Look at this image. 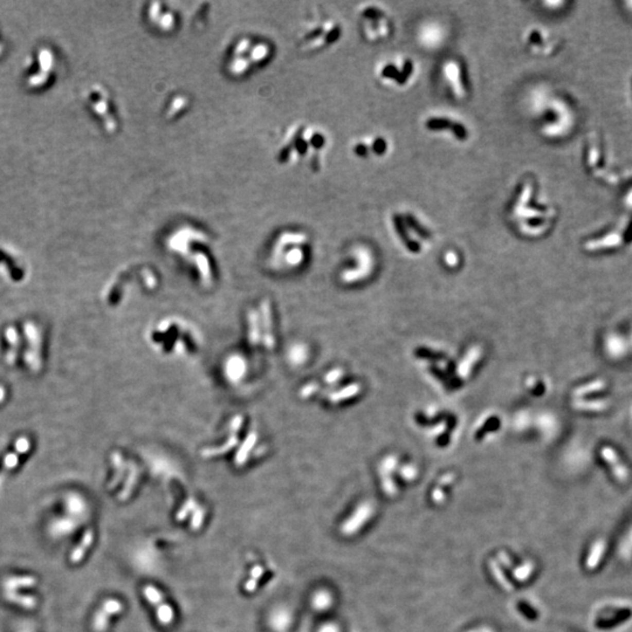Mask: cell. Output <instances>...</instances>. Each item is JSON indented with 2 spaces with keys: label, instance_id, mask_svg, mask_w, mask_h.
I'll return each instance as SVG.
<instances>
[{
  "label": "cell",
  "instance_id": "cell-9",
  "mask_svg": "<svg viewBox=\"0 0 632 632\" xmlns=\"http://www.w3.org/2000/svg\"><path fill=\"white\" fill-rule=\"evenodd\" d=\"M426 128L433 131L450 129L452 134H453L455 137H458L460 139H465L467 137V130L465 129V127L463 125H460V123H455L445 117L429 118L428 121H426Z\"/></svg>",
  "mask_w": 632,
  "mask_h": 632
},
{
  "label": "cell",
  "instance_id": "cell-11",
  "mask_svg": "<svg viewBox=\"0 0 632 632\" xmlns=\"http://www.w3.org/2000/svg\"><path fill=\"white\" fill-rule=\"evenodd\" d=\"M190 106L189 97L184 94H176L171 96L165 107V116L168 119H174L184 114Z\"/></svg>",
  "mask_w": 632,
  "mask_h": 632
},
{
  "label": "cell",
  "instance_id": "cell-8",
  "mask_svg": "<svg viewBox=\"0 0 632 632\" xmlns=\"http://www.w3.org/2000/svg\"><path fill=\"white\" fill-rule=\"evenodd\" d=\"M122 609H123V606L121 604V602H118L116 600L107 601L104 605L101 608L100 611L96 613L95 618H94V623H93L94 631L104 632L107 626H108L109 616H114V615L119 613L122 611Z\"/></svg>",
  "mask_w": 632,
  "mask_h": 632
},
{
  "label": "cell",
  "instance_id": "cell-7",
  "mask_svg": "<svg viewBox=\"0 0 632 632\" xmlns=\"http://www.w3.org/2000/svg\"><path fill=\"white\" fill-rule=\"evenodd\" d=\"M144 595L145 597H147L149 602H151V603L156 606L158 621H160L163 625L171 624V623L173 622V617H174L173 610L171 609V606L164 603L162 593L158 591L156 588H153L151 586H147L144 588Z\"/></svg>",
  "mask_w": 632,
  "mask_h": 632
},
{
  "label": "cell",
  "instance_id": "cell-14",
  "mask_svg": "<svg viewBox=\"0 0 632 632\" xmlns=\"http://www.w3.org/2000/svg\"><path fill=\"white\" fill-rule=\"evenodd\" d=\"M604 552H605V541L597 540L595 543H593L592 548L590 549V554H589V556L587 558V568L589 570H593L597 566L600 565L602 557H603V555H604Z\"/></svg>",
  "mask_w": 632,
  "mask_h": 632
},
{
  "label": "cell",
  "instance_id": "cell-15",
  "mask_svg": "<svg viewBox=\"0 0 632 632\" xmlns=\"http://www.w3.org/2000/svg\"><path fill=\"white\" fill-rule=\"evenodd\" d=\"M619 242H621V237H619L618 234H611V236L600 239V240H593V241L587 242L586 249L591 250V251L600 250V249H608V247H613V246L619 245Z\"/></svg>",
  "mask_w": 632,
  "mask_h": 632
},
{
  "label": "cell",
  "instance_id": "cell-4",
  "mask_svg": "<svg viewBox=\"0 0 632 632\" xmlns=\"http://www.w3.org/2000/svg\"><path fill=\"white\" fill-rule=\"evenodd\" d=\"M307 236L299 231H286L277 237L274 247V254L284 261L296 266L303 259L302 246L306 244Z\"/></svg>",
  "mask_w": 632,
  "mask_h": 632
},
{
  "label": "cell",
  "instance_id": "cell-1",
  "mask_svg": "<svg viewBox=\"0 0 632 632\" xmlns=\"http://www.w3.org/2000/svg\"><path fill=\"white\" fill-rule=\"evenodd\" d=\"M327 147L326 134L307 123H294L286 130L276 150V161L281 165L295 166L300 163L320 169L321 152Z\"/></svg>",
  "mask_w": 632,
  "mask_h": 632
},
{
  "label": "cell",
  "instance_id": "cell-16",
  "mask_svg": "<svg viewBox=\"0 0 632 632\" xmlns=\"http://www.w3.org/2000/svg\"><path fill=\"white\" fill-rule=\"evenodd\" d=\"M575 407L581 410H590V411H602L609 408L608 402L605 400H595V402H576Z\"/></svg>",
  "mask_w": 632,
  "mask_h": 632
},
{
  "label": "cell",
  "instance_id": "cell-3",
  "mask_svg": "<svg viewBox=\"0 0 632 632\" xmlns=\"http://www.w3.org/2000/svg\"><path fill=\"white\" fill-rule=\"evenodd\" d=\"M341 28L337 24L331 21H320V23L309 24L299 34V48L306 52H314L329 46L339 40Z\"/></svg>",
  "mask_w": 632,
  "mask_h": 632
},
{
  "label": "cell",
  "instance_id": "cell-6",
  "mask_svg": "<svg viewBox=\"0 0 632 632\" xmlns=\"http://www.w3.org/2000/svg\"><path fill=\"white\" fill-rule=\"evenodd\" d=\"M92 104L97 116L103 121L106 130L108 132H114L116 130L117 121L116 118H115V114L114 110L112 109V106H110V99L108 94L104 93V91H102V89H100V91H94L92 93Z\"/></svg>",
  "mask_w": 632,
  "mask_h": 632
},
{
  "label": "cell",
  "instance_id": "cell-2",
  "mask_svg": "<svg viewBox=\"0 0 632 632\" xmlns=\"http://www.w3.org/2000/svg\"><path fill=\"white\" fill-rule=\"evenodd\" d=\"M272 55V45L262 38L240 37L231 47L226 60V71L233 78H245L268 63Z\"/></svg>",
  "mask_w": 632,
  "mask_h": 632
},
{
  "label": "cell",
  "instance_id": "cell-10",
  "mask_svg": "<svg viewBox=\"0 0 632 632\" xmlns=\"http://www.w3.org/2000/svg\"><path fill=\"white\" fill-rule=\"evenodd\" d=\"M601 454L602 457H603V459L606 461V463L611 466L615 477H616V479L618 481L625 482L627 479H629V472H627V469L625 468L624 465L619 461V458L617 457L616 452H615L611 447H609V446L602 447Z\"/></svg>",
  "mask_w": 632,
  "mask_h": 632
},
{
  "label": "cell",
  "instance_id": "cell-18",
  "mask_svg": "<svg viewBox=\"0 0 632 632\" xmlns=\"http://www.w3.org/2000/svg\"><path fill=\"white\" fill-rule=\"evenodd\" d=\"M604 388H605V383L603 381H600V379H599V381H595V382H591L590 384H587L586 387H582V388L577 389V390L575 391V394H576V396H584V395H588V394H592V392L603 390Z\"/></svg>",
  "mask_w": 632,
  "mask_h": 632
},
{
  "label": "cell",
  "instance_id": "cell-19",
  "mask_svg": "<svg viewBox=\"0 0 632 632\" xmlns=\"http://www.w3.org/2000/svg\"><path fill=\"white\" fill-rule=\"evenodd\" d=\"M264 574V568L257 566L254 568L253 570H252V576H254V578L251 580V582H249L246 584V589L249 591H253L255 587H257V580Z\"/></svg>",
  "mask_w": 632,
  "mask_h": 632
},
{
  "label": "cell",
  "instance_id": "cell-12",
  "mask_svg": "<svg viewBox=\"0 0 632 632\" xmlns=\"http://www.w3.org/2000/svg\"><path fill=\"white\" fill-rule=\"evenodd\" d=\"M412 72H413V65L409 61H407L403 65L402 72H399L398 68H397L394 63H388V65H385L382 68L381 76L384 79L395 80L397 83L403 84L407 82V80L409 79V76L411 75Z\"/></svg>",
  "mask_w": 632,
  "mask_h": 632
},
{
  "label": "cell",
  "instance_id": "cell-13",
  "mask_svg": "<svg viewBox=\"0 0 632 632\" xmlns=\"http://www.w3.org/2000/svg\"><path fill=\"white\" fill-rule=\"evenodd\" d=\"M94 540V532L92 529H88V531L84 533V535L82 537V540H81L80 545L76 547V548L73 550V553L71 555V562L73 565H76V563H79L82 558L84 557V555H86L87 550L89 549V547L92 546Z\"/></svg>",
  "mask_w": 632,
  "mask_h": 632
},
{
  "label": "cell",
  "instance_id": "cell-17",
  "mask_svg": "<svg viewBox=\"0 0 632 632\" xmlns=\"http://www.w3.org/2000/svg\"><path fill=\"white\" fill-rule=\"evenodd\" d=\"M36 584V580L31 576H23V577H14L8 580L6 582V587L11 589L21 588V587H32Z\"/></svg>",
  "mask_w": 632,
  "mask_h": 632
},
{
  "label": "cell",
  "instance_id": "cell-5",
  "mask_svg": "<svg viewBox=\"0 0 632 632\" xmlns=\"http://www.w3.org/2000/svg\"><path fill=\"white\" fill-rule=\"evenodd\" d=\"M147 19L157 32L169 34L178 26V15L171 7L162 2H152L148 5Z\"/></svg>",
  "mask_w": 632,
  "mask_h": 632
},
{
  "label": "cell",
  "instance_id": "cell-20",
  "mask_svg": "<svg viewBox=\"0 0 632 632\" xmlns=\"http://www.w3.org/2000/svg\"><path fill=\"white\" fill-rule=\"evenodd\" d=\"M373 151L376 155H383L387 151V143L382 138H377L373 144Z\"/></svg>",
  "mask_w": 632,
  "mask_h": 632
}]
</instances>
